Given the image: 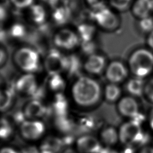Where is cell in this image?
Wrapping results in <instances>:
<instances>
[{"label":"cell","instance_id":"cell-34","mask_svg":"<svg viewBox=\"0 0 153 153\" xmlns=\"http://www.w3.org/2000/svg\"><path fill=\"white\" fill-rule=\"evenodd\" d=\"M0 153H21L20 151L11 146H4L0 148Z\"/></svg>","mask_w":153,"mask_h":153},{"label":"cell","instance_id":"cell-4","mask_svg":"<svg viewBox=\"0 0 153 153\" xmlns=\"http://www.w3.org/2000/svg\"><path fill=\"white\" fill-rule=\"evenodd\" d=\"M46 130L41 120H25L19 125V132L24 140L34 142L41 139Z\"/></svg>","mask_w":153,"mask_h":153},{"label":"cell","instance_id":"cell-38","mask_svg":"<svg viewBox=\"0 0 153 153\" xmlns=\"http://www.w3.org/2000/svg\"><path fill=\"white\" fill-rule=\"evenodd\" d=\"M148 45L153 49V30H152L151 32H150L149 35L148 37Z\"/></svg>","mask_w":153,"mask_h":153},{"label":"cell","instance_id":"cell-6","mask_svg":"<svg viewBox=\"0 0 153 153\" xmlns=\"http://www.w3.org/2000/svg\"><path fill=\"white\" fill-rule=\"evenodd\" d=\"M142 135L140 124L136 121H130L123 124L118 131L119 140L126 145L139 142Z\"/></svg>","mask_w":153,"mask_h":153},{"label":"cell","instance_id":"cell-33","mask_svg":"<svg viewBox=\"0 0 153 153\" xmlns=\"http://www.w3.org/2000/svg\"><path fill=\"white\" fill-rule=\"evenodd\" d=\"M87 2L91 7L96 10H99L104 7V0H87Z\"/></svg>","mask_w":153,"mask_h":153},{"label":"cell","instance_id":"cell-36","mask_svg":"<svg viewBox=\"0 0 153 153\" xmlns=\"http://www.w3.org/2000/svg\"><path fill=\"white\" fill-rule=\"evenodd\" d=\"M7 16V10L5 7L0 5V23L5 19Z\"/></svg>","mask_w":153,"mask_h":153},{"label":"cell","instance_id":"cell-5","mask_svg":"<svg viewBox=\"0 0 153 153\" xmlns=\"http://www.w3.org/2000/svg\"><path fill=\"white\" fill-rule=\"evenodd\" d=\"M38 82L33 74H24L14 83V91L23 97L33 96L38 91Z\"/></svg>","mask_w":153,"mask_h":153},{"label":"cell","instance_id":"cell-42","mask_svg":"<svg viewBox=\"0 0 153 153\" xmlns=\"http://www.w3.org/2000/svg\"><path fill=\"white\" fill-rule=\"evenodd\" d=\"M140 153H153V148L151 147H145L140 151Z\"/></svg>","mask_w":153,"mask_h":153},{"label":"cell","instance_id":"cell-11","mask_svg":"<svg viewBox=\"0 0 153 153\" xmlns=\"http://www.w3.org/2000/svg\"><path fill=\"white\" fill-rule=\"evenodd\" d=\"M96 23L105 29H113L118 25V19L114 13L105 7L99 9L94 14Z\"/></svg>","mask_w":153,"mask_h":153},{"label":"cell","instance_id":"cell-27","mask_svg":"<svg viewBox=\"0 0 153 153\" xmlns=\"http://www.w3.org/2000/svg\"><path fill=\"white\" fill-rule=\"evenodd\" d=\"M10 34L15 38H21L25 33V26L21 24L14 25L10 29Z\"/></svg>","mask_w":153,"mask_h":153},{"label":"cell","instance_id":"cell-25","mask_svg":"<svg viewBox=\"0 0 153 153\" xmlns=\"http://www.w3.org/2000/svg\"><path fill=\"white\" fill-rule=\"evenodd\" d=\"M94 30V27L91 25L81 24L78 26V32L83 44L91 42Z\"/></svg>","mask_w":153,"mask_h":153},{"label":"cell","instance_id":"cell-14","mask_svg":"<svg viewBox=\"0 0 153 153\" xmlns=\"http://www.w3.org/2000/svg\"><path fill=\"white\" fill-rule=\"evenodd\" d=\"M118 109L122 115L130 118H134L139 112L138 104L131 97L122 98L118 103Z\"/></svg>","mask_w":153,"mask_h":153},{"label":"cell","instance_id":"cell-40","mask_svg":"<svg viewBox=\"0 0 153 153\" xmlns=\"http://www.w3.org/2000/svg\"><path fill=\"white\" fill-rule=\"evenodd\" d=\"M60 153H79L76 149L71 148H66L63 149Z\"/></svg>","mask_w":153,"mask_h":153},{"label":"cell","instance_id":"cell-7","mask_svg":"<svg viewBox=\"0 0 153 153\" xmlns=\"http://www.w3.org/2000/svg\"><path fill=\"white\" fill-rule=\"evenodd\" d=\"M66 66L67 57L56 50H51L45 57L44 68L48 75L60 74L66 71Z\"/></svg>","mask_w":153,"mask_h":153},{"label":"cell","instance_id":"cell-28","mask_svg":"<svg viewBox=\"0 0 153 153\" xmlns=\"http://www.w3.org/2000/svg\"><path fill=\"white\" fill-rule=\"evenodd\" d=\"M111 5L119 10H125L130 5L131 0H109Z\"/></svg>","mask_w":153,"mask_h":153},{"label":"cell","instance_id":"cell-12","mask_svg":"<svg viewBox=\"0 0 153 153\" xmlns=\"http://www.w3.org/2000/svg\"><path fill=\"white\" fill-rule=\"evenodd\" d=\"M127 75V71L120 62H111L106 68L105 75L111 83L116 84L122 81Z\"/></svg>","mask_w":153,"mask_h":153},{"label":"cell","instance_id":"cell-2","mask_svg":"<svg viewBox=\"0 0 153 153\" xmlns=\"http://www.w3.org/2000/svg\"><path fill=\"white\" fill-rule=\"evenodd\" d=\"M128 63L131 72L136 77L142 78L153 69V54L146 49L137 50L130 56Z\"/></svg>","mask_w":153,"mask_h":153},{"label":"cell","instance_id":"cell-16","mask_svg":"<svg viewBox=\"0 0 153 153\" xmlns=\"http://www.w3.org/2000/svg\"><path fill=\"white\" fill-rule=\"evenodd\" d=\"M152 11L153 0H136L132 7L133 14L141 19L149 17Z\"/></svg>","mask_w":153,"mask_h":153},{"label":"cell","instance_id":"cell-18","mask_svg":"<svg viewBox=\"0 0 153 153\" xmlns=\"http://www.w3.org/2000/svg\"><path fill=\"white\" fill-rule=\"evenodd\" d=\"M14 93L8 88L0 89V112H6L11 109L14 103Z\"/></svg>","mask_w":153,"mask_h":153},{"label":"cell","instance_id":"cell-29","mask_svg":"<svg viewBox=\"0 0 153 153\" xmlns=\"http://www.w3.org/2000/svg\"><path fill=\"white\" fill-rule=\"evenodd\" d=\"M140 26L144 31L151 32L153 30V19L149 17L142 19L140 22Z\"/></svg>","mask_w":153,"mask_h":153},{"label":"cell","instance_id":"cell-3","mask_svg":"<svg viewBox=\"0 0 153 153\" xmlns=\"http://www.w3.org/2000/svg\"><path fill=\"white\" fill-rule=\"evenodd\" d=\"M16 66L24 74H33L37 71L40 65L39 54L35 50L23 47L16 51L14 57Z\"/></svg>","mask_w":153,"mask_h":153},{"label":"cell","instance_id":"cell-21","mask_svg":"<svg viewBox=\"0 0 153 153\" xmlns=\"http://www.w3.org/2000/svg\"><path fill=\"white\" fill-rule=\"evenodd\" d=\"M52 15L53 19L57 25H63L69 20L70 11L67 6H56Z\"/></svg>","mask_w":153,"mask_h":153},{"label":"cell","instance_id":"cell-10","mask_svg":"<svg viewBox=\"0 0 153 153\" xmlns=\"http://www.w3.org/2000/svg\"><path fill=\"white\" fill-rule=\"evenodd\" d=\"M26 120H40L46 113L47 107L38 99H33L26 103L22 111Z\"/></svg>","mask_w":153,"mask_h":153},{"label":"cell","instance_id":"cell-39","mask_svg":"<svg viewBox=\"0 0 153 153\" xmlns=\"http://www.w3.org/2000/svg\"><path fill=\"white\" fill-rule=\"evenodd\" d=\"M42 1H44L45 3L47 4L48 5L55 7L57 6L59 0H42Z\"/></svg>","mask_w":153,"mask_h":153},{"label":"cell","instance_id":"cell-37","mask_svg":"<svg viewBox=\"0 0 153 153\" xmlns=\"http://www.w3.org/2000/svg\"><path fill=\"white\" fill-rule=\"evenodd\" d=\"M6 58V53L5 51L2 48H0V66L4 64Z\"/></svg>","mask_w":153,"mask_h":153},{"label":"cell","instance_id":"cell-35","mask_svg":"<svg viewBox=\"0 0 153 153\" xmlns=\"http://www.w3.org/2000/svg\"><path fill=\"white\" fill-rule=\"evenodd\" d=\"M24 150L20 151L21 153H41L39 148L33 147H27L23 149Z\"/></svg>","mask_w":153,"mask_h":153},{"label":"cell","instance_id":"cell-31","mask_svg":"<svg viewBox=\"0 0 153 153\" xmlns=\"http://www.w3.org/2000/svg\"><path fill=\"white\" fill-rule=\"evenodd\" d=\"M80 125L82 128L86 129V130H90L94 126L91 118L88 117H84L80 120Z\"/></svg>","mask_w":153,"mask_h":153},{"label":"cell","instance_id":"cell-41","mask_svg":"<svg viewBox=\"0 0 153 153\" xmlns=\"http://www.w3.org/2000/svg\"><path fill=\"white\" fill-rule=\"evenodd\" d=\"M100 153H120V152L109 148H102Z\"/></svg>","mask_w":153,"mask_h":153},{"label":"cell","instance_id":"cell-30","mask_svg":"<svg viewBox=\"0 0 153 153\" xmlns=\"http://www.w3.org/2000/svg\"><path fill=\"white\" fill-rule=\"evenodd\" d=\"M12 4L18 8H25L32 5L33 0H11Z\"/></svg>","mask_w":153,"mask_h":153},{"label":"cell","instance_id":"cell-15","mask_svg":"<svg viewBox=\"0 0 153 153\" xmlns=\"http://www.w3.org/2000/svg\"><path fill=\"white\" fill-rule=\"evenodd\" d=\"M105 67V58L98 54H91L84 64V69L88 74L97 75L100 74Z\"/></svg>","mask_w":153,"mask_h":153},{"label":"cell","instance_id":"cell-44","mask_svg":"<svg viewBox=\"0 0 153 153\" xmlns=\"http://www.w3.org/2000/svg\"><path fill=\"white\" fill-rule=\"evenodd\" d=\"M4 36V32L3 29L0 26V40L3 39Z\"/></svg>","mask_w":153,"mask_h":153},{"label":"cell","instance_id":"cell-1","mask_svg":"<svg viewBox=\"0 0 153 153\" xmlns=\"http://www.w3.org/2000/svg\"><path fill=\"white\" fill-rule=\"evenodd\" d=\"M101 87L94 79L80 76L72 82L70 96L73 103L79 109H88L95 106L101 97Z\"/></svg>","mask_w":153,"mask_h":153},{"label":"cell","instance_id":"cell-13","mask_svg":"<svg viewBox=\"0 0 153 153\" xmlns=\"http://www.w3.org/2000/svg\"><path fill=\"white\" fill-rule=\"evenodd\" d=\"M63 145L62 139L49 136L42 140L38 148L41 153H60L63 149Z\"/></svg>","mask_w":153,"mask_h":153},{"label":"cell","instance_id":"cell-26","mask_svg":"<svg viewBox=\"0 0 153 153\" xmlns=\"http://www.w3.org/2000/svg\"><path fill=\"white\" fill-rule=\"evenodd\" d=\"M121 90L115 84L111 83L106 86L105 89V97L107 100L114 102L119 98Z\"/></svg>","mask_w":153,"mask_h":153},{"label":"cell","instance_id":"cell-32","mask_svg":"<svg viewBox=\"0 0 153 153\" xmlns=\"http://www.w3.org/2000/svg\"><path fill=\"white\" fill-rule=\"evenodd\" d=\"M144 93L146 94L149 99L153 102V79L145 85Z\"/></svg>","mask_w":153,"mask_h":153},{"label":"cell","instance_id":"cell-17","mask_svg":"<svg viewBox=\"0 0 153 153\" xmlns=\"http://www.w3.org/2000/svg\"><path fill=\"white\" fill-rule=\"evenodd\" d=\"M51 108L55 117L68 115V102L62 93L55 94Z\"/></svg>","mask_w":153,"mask_h":153},{"label":"cell","instance_id":"cell-24","mask_svg":"<svg viewBox=\"0 0 153 153\" xmlns=\"http://www.w3.org/2000/svg\"><path fill=\"white\" fill-rule=\"evenodd\" d=\"M100 139L107 145H114L119 139L118 132L112 127H107L101 131Z\"/></svg>","mask_w":153,"mask_h":153},{"label":"cell","instance_id":"cell-19","mask_svg":"<svg viewBox=\"0 0 153 153\" xmlns=\"http://www.w3.org/2000/svg\"><path fill=\"white\" fill-rule=\"evenodd\" d=\"M48 88L56 94L62 93L66 87V83L60 74L48 75L47 81Z\"/></svg>","mask_w":153,"mask_h":153},{"label":"cell","instance_id":"cell-43","mask_svg":"<svg viewBox=\"0 0 153 153\" xmlns=\"http://www.w3.org/2000/svg\"><path fill=\"white\" fill-rule=\"evenodd\" d=\"M149 123L150 127L153 129V109L151 110L149 116Z\"/></svg>","mask_w":153,"mask_h":153},{"label":"cell","instance_id":"cell-9","mask_svg":"<svg viewBox=\"0 0 153 153\" xmlns=\"http://www.w3.org/2000/svg\"><path fill=\"white\" fill-rule=\"evenodd\" d=\"M54 42L59 48L71 50L75 48L79 42L77 35L69 29H62L59 31L54 36Z\"/></svg>","mask_w":153,"mask_h":153},{"label":"cell","instance_id":"cell-22","mask_svg":"<svg viewBox=\"0 0 153 153\" xmlns=\"http://www.w3.org/2000/svg\"><path fill=\"white\" fill-rule=\"evenodd\" d=\"M145 84L140 78L131 79L127 84V89L128 91L133 96H139L142 94L145 90Z\"/></svg>","mask_w":153,"mask_h":153},{"label":"cell","instance_id":"cell-8","mask_svg":"<svg viewBox=\"0 0 153 153\" xmlns=\"http://www.w3.org/2000/svg\"><path fill=\"white\" fill-rule=\"evenodd\" d=\"M75 147L79 153H100L102 149L100 141L90 134L79 136L76 140Z\"/></svg>","mask_w":153,"mask_h":153},{"label":"cell","instance_id":"cell-20","mask_svg":"<svg viewBox=\"0 0 153 153\" xmlns=\"http://www.w3.org/2000/svg\"><path fill=\"white\" fill-rule=\"evenodd\" d=\"M14 126L11 121L5 117H0V140H9L14 134Z\"/></svg>","mask_w":153,"mask_h":153},{"label":"cell","instance_id":"cell-23","mask_svg":"<svg viewBox=\"0 0 153 153\" xmlns=\"http://www.w3.org/2000/svg\"><path fill=\"white\" fill-rule=\"evenodd\" d=\"M30 16L32 20L38 25L44 23L46 19V13L44 7L39 4H33L30 7Z\"/></svg>","mask_w":153,"mask_h":153}]
</instances>
